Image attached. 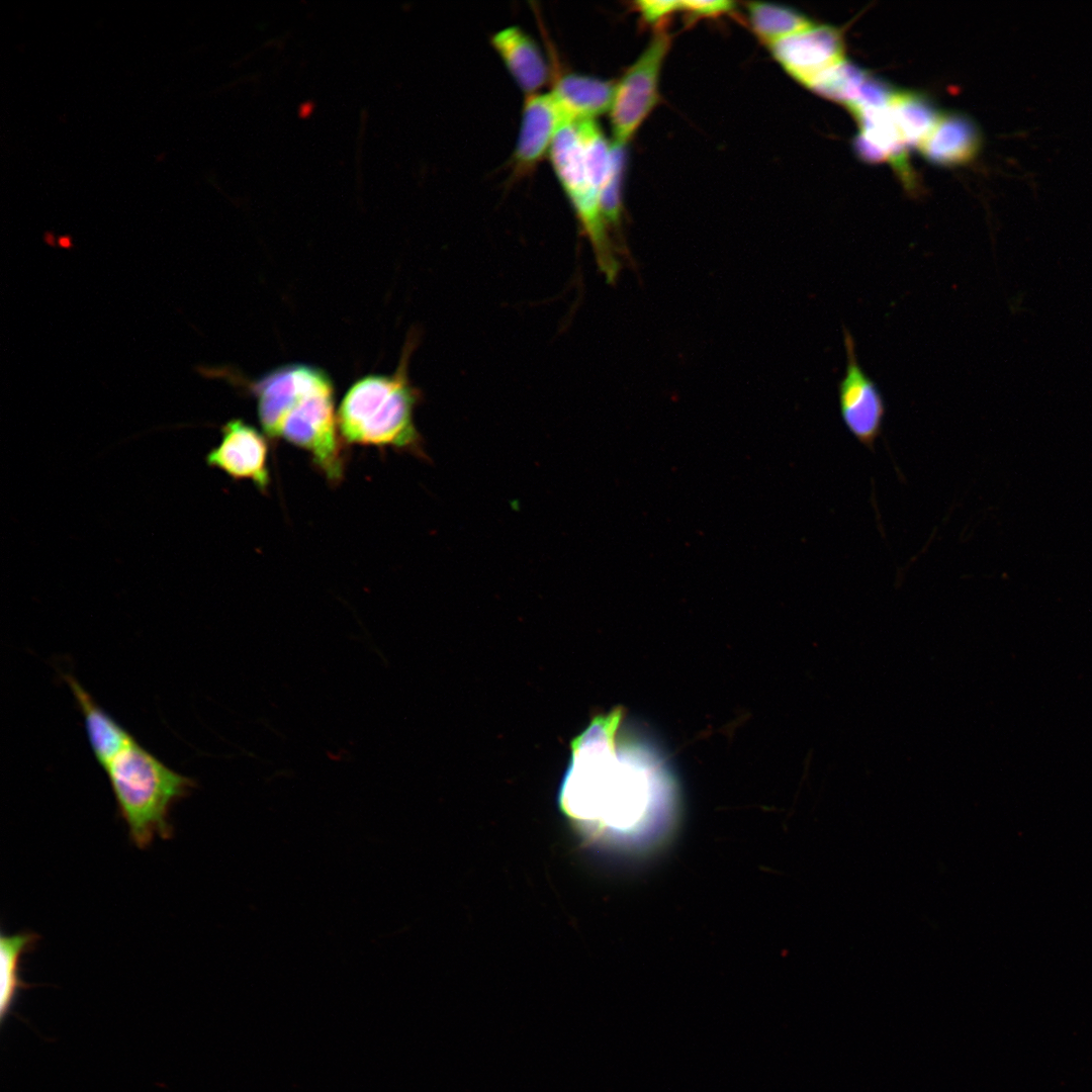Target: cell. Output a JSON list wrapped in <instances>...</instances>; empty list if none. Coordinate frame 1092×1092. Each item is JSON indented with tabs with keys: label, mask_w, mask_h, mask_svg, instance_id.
<instances>
[{
	"label": "cell",
	"mask_w": 1092,
	"mask_h": 1092,
	"mask_svg": "<svg viewBox=\"0 0 1092 1092\" xmlns=\"http://www.w3.org/2000/svg\"><path fill=\"white\" fill-rule=\"evenodd\" d=\"M622 716L621 709L598 716L572 741L558 800L585 841L643 849L668 832L674 791L653 752L619 739Z\"/></svg>",
	"instance_id": "cell-1"
},
{
	"label": "cell",
	"mask_w": 1092,
	"mask_h": 1092,
	"mask_svg": "<svg viewBox=\"0 0 1092 1092\" xmlns=\"http://www.w3.org/2000/svg\"><path fill=\"white\" fill-rule=\"evenodd\" d=\"M253 391L269 439L282 438L305 450L331 483L340 482L346 453L328 374L310 365H286L263 376Z\"/></svg>",
	"instance_id": "cell-2"
},
{
	"label": "cell",
	"mask_w": 1092,
	"mask_h": 1092,
	"mask_svg": "<svg viewBox=\"0 0 1092 1092\" xmlns=\"http://www.w3.org/2000/svg\"><path fill=\"white\" fill-rule=\"evenodd\" d=\"M131 842L147 848L173 835L170 812L195 782L166 765L136 740L103 767Z\"/></svg>",
	"instance_id": "cell-3"
},
{
	"label": "cell",
	"mask_w": 1092,
	"mask_h": 1092,
	"mask_svg": "<svg viewBox=\"0 0 1092 1092\" xmlns=\"http://www.w3.org/2000/svg\"><path fill=\"white\" fill-rule=\"evenodd\" d=\"M418 399L404 370L359 379L344 395L337 414L342 439L351 445L391 447L423 456L414 422Z\"/></svg>",
	"instance_id": "cell-4"
},
{
	"label": "cell",
	"mask_w": 1092,
	"mask_h": 1092,
	"mask_svg": "<svg viewBox=\"0 0 1092 1092\" xmlns=\"http://www.w3.org/2000/svg\"><path fill=\"white\" fill-rule=\"evenodd\" d=\"M549 156L558 181L593 247L598 265L611 282L620 268L618 252L602 215L600 195L588 179L576 121L564 119L561 122Z\"/></svg>",
	"instance_id": "cell-5"
},
{
	"label": "cell",
	"mask_w": 1092,
	"mask_h": 1092,
	"mask_svg": "<svg viewBox=\"0 0 1092 1092\" xmlns=\"http://www.w3.org/2000/svg\"><path fill=\"white\" fill-rule=\"evenodd\" d=\"M670 42L665 30L657 31L616 83L610 107L614 143L626 146L656 104L659 75Z\"/></svg>",
	"instance_id": "cell-6"
},
{
	"label": "cell",
	"mask_w": 1092,
	"mask_h": 1092,
	"mask_svg": "<svg viewBox=\"0 0 1092 1092\" xmlns=\"http://www.w3.org/2000/svg\"><path fill=\"white\" fill-rule=\"evenodd\" d=\"M842 330L846 365L838 383L840 416L851 436L872 450L882 433L886 405L876 382L858 362L850 332L845 327Z\"/></svg>",
	"instance_id": "cell-7"
},
{
	"label": "cell",
	"mask_w": 1092,
	"mask_h": 1092,
	"mask_svg": "<svg viewBox=\"0 0 1092 1092\" xmlns=\"http://www.w3.org/2000/svg\"><path fill=\"white\" fill-rule=\"evenodd\" d=\"M768 47L786 72L804 86L845 59L842 33L828 24H813Z\"/></svg>",
	"instance_id": "cell-8"
},
{
	"label": "cell",
	"mask_w": 1092,
	"mask_h": 1092,
	"mask_svg": "<svg viewBox=\"0 0 1092 1092\" xmlns=\"http://www.w3.org/2000/svg\"><path fill=\"white\" fill-rule=\"evenodd\" d=\"M268 443L254 427L242 420H231L221 428L219 444L210 450L205 461L236 480H250L265 492L269 482Z\"/></svg>",
	"instance_id": "cell-9"
},
{
	"label": "cell",
	"mask_w": 1092,
	"mask_h": 1092,
	"mask_svg": "<svg viewBox=\"0 0 1092 1092\" xmlns=\"http://www.w3.org/2000/svg\"><path fill=\"white\" fill-rule=\"evenodd\" d=\"M563 120L550 92L526 95L518 140L511 160L515 178H522L535 170L549 153Z\"/></svg>",
	"instance_id": "cell-10"
},
{
	"label": "cell",
	"mask_w": 1092,
	"mask_h": 1092,
	"mask_svg": "<svg viewBox=\"0 0 1092 1092\" xmlns=\"http://www.w3.org/2000/svg\"><path fill=\"white\" fill-rule=\"evenodd\" d=\"M554 59V58H553ZM551 68L552 90L564 119H595L610 110L616 83L595 76L563 70L554 59Z\"/></svg>",
	"instance_id": "cell-11"
},
{
	"label": "cell",
	"mask_w": 1092,
	"mask_h": 1092,
	"mask_svg": "<svg viewBox=\"0 0 1092 1092\" xmlns=\"http://www.w3.org/2000/svg\"><path fill=\"white\" fill-rule=\"evenodd\" d=\"M981 132L971 118L962 113H942L929 133L917 146L931 163L956 166L969 163L979 153Z\"/></svg>",
	"instance_id": "cell-12"
},
{
	"label": "cell",
	"mask_w": 1092,
	"mask_h": 1092,
	"mask_svg": "<svg viewBox=\"0 0 1092 1092\" xmlns=\"http://www.w3.org/2000/svg\"><path fill=\"white\" fill-rule=\"evenodd\" d=\"M490 40L526 95L537 93L551 78V68L539 46L521 27H505L495 32Z\"/></svg>",
	"instance_id": "cell-13"
},
{
	"label": "cell",
	"mask_w": 1092,
	"mask_h": 1092,
	"mask_svg": "<svg viewBox=\"0 0 1092 1092\" xmlns=\"http://www.w3.org/2000/svg\"><path fill=\"white\" fill-rule=\"evenodd\" d=\"M62 677L80 707L93 754L104 767L135 738L107 714L72 674L63 673Z\"/></svg>",
	"instance_id": "cell-14"
},
{
	"label": "cell",
	"mask_w": 1092,
	"mask_h": 1092,
	"mask_svg": "<svg viewBox=\"0 0 1092 1092\" xmlns=\"http://www.w3.org/2000/svg\"><path fill=\"white\" fill-rule=\"evenodd\" d=\"M888 110L904 143L916 147L929 133L941 114L922 95L900 90H895Z\"/></svg>",
	"instance_id": "cell-15"
},
{
	"label": "cell",
	"mask_w": 1092,
	"mask_h": 1092,
	"mask_svg": "<svg viewBox=\"0 0 1092 1092\" xmlns=\"http://www.w3.org/2000/svg\"><path fill=\"white\" fill-rule=\"evenodd\" d=\"M38 936L33 932H20L0 936V1016L1 1020L9 1013L18 992L24 983L20 977V963L24 953L36 943Z\"/></svg>",
	"instance_id": "cell-16"
},
{
	"label": "cell",
	"mask_w": 1092,
	"mask_h": 1092,
	"mask_svg": "<svg viewBox=\"0 0 1092 1092\" xmlns=\"http://www.w3.org/2000/svg\"><path fill=\"white\" fill-rule=\"evenodd\" d=\"M747 10L753 31L768 46L814 24L799 11L778 4L752 2Z\"/></svg>",
	"instance_id": "cell-17"
},
{
	"label": "cell",
	"mask_w": 1092,
	"mask_h": 1092,
	"mask_svg": "<svg viewBox=\"0 0 1092 1092\" xmlns=\"http://www.w3.org/2000/svg\"><path fill=\"white\" fill-rule=\"evenodd\" d=\"M870 74L848 60L830 66L806 86L817 94L848 106Z\"/></svg>",
	"instance_id": "cell-18"
},
{
	"label": "cell",
	"mask_w": 1092,
	"mask_h": 1092,
	"mask_svg": "<svg viewBox=\"0 0 1092 1092\" xmlns=\"http://www.w3.org/2000/svg\"><path fill=\"white\" fill-rule=\"evenodd\" d=\"M624 145L611 144V167L606 183L601 193V211L603 218L611 231L618 228L622 215V181L626 164V151Z\"/></svg>",
	"instance_id": "cell-19"
},
{
	"label": "cell",
	"mask_w": 1092,
	"mask_h": 1092,
	"mask_svg": "<svg viewBox=\"0 0 1092 1092\" xmlns=\"http://www.w3.org/2000/svg\"><path fill=\"white\" fill-rule=\"evenodd\" d=\"M636 8L648 24H656L676 10H680V1L641 0L635 2Z\"/></svg>",
	"instance_id": "cell-20"
},
{
	"label": "cell",
	"mask_w": 1092,
	"mask_h": 1092,
	"mask_svg": "<svg viewBox=\"0 0 1092 1092\" xmlns=\"http://www.w3.org/2000/svg\"><path fill=\"white\" fill-rule=\"evenodd\" d=\"M734 6L735 4L733 2L723 0L680 1V10L696 17H711L725 14L732 11Z\"/></svg>",
	"instance_id": "cell-21"
}]
</instances>
